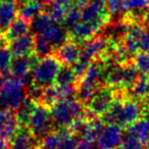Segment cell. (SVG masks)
<instances>
[{
	"mask_svg": "<svg viewBox=\"0 0 149 149\" xmlns=\"http://www.w3.org/2000/svg\"><path fill=\"white\" fill-rule=\"evenodd\" d=\"M52 118L50 109L40 103H36L31 116L28 122L27 128L34 137L39 140L48 135L52 128Z\"/></svg>",
	"mask_w": 149,
	"mask_h": 149,
	"instance_id": "cell-7",
	"label": "cell"
},
{
	"mask_svg": "<svg viewBox=\"0 0 149 149\" xmlns=\"http://www.w3.org/2000/svg\"><path fill=\"white\" fill-rule=\"evenodd\" d=\"M140 52H149V31L147 30L140 39Z\"/></svg>",
	"mask_w": 149,
	"mask_h": 149,
	"instance_id": "cell-34",
	"label": "cell"
},
{
	"mask_svg": "<svg viewBox=\"0 0 149 149\" xmlns=\"http://www.w3.org/2000/svg\"><path fill=\"white\" fill-rule=\"evenodd\" d=\"M104 70L105 66L98 61H92L89 64L86 72L81 78L77 90L78 99L80 101L87 103L95 92L100 89V84L104 81Z\"/></svg>",
	"mask_w": 149,
	"mask_h": 149,
	"instance_id": "cell-5",
	"label": "cell"
},
{
	"mask_svg": "<svg viewBox=\"0 0 149 149\" xmlns=\"http://www.w3.org/2000/svg\"><path fill=\"white\" fill-rule=\"evenodd\" d=\"M17 15V0H0V35L2 37Z\"/></svg>",
	"mask_w": 149,
	"mask_h": 149,
	"instance_id": "cell-16",
	"label": "cell"
},
{
	"mask_svg": "<svg viewBox=\"0 0 149 149\" xmlns=\"http://www.w3.org/2000/svg\"><path fill=\"white\" fill-rule=\"evenodd\" d=\"M81 21V10L80 8H78L77 6H72V8L68 10V13H66L65 19L63 21V27L66 30H70L74 27V25H77L79 22Z\"/></svg>",
	"mask_w": 149,
	"mask_h": 149,
	"instance_id": "cell-29",
	"label": "cell"
},
{
	"mask_svg": "<svg viewBox=\"0 0 149 149\" xmlns=\"http://www.w3.org/2000/svg\"><path fill=\"white\" fill-rule=\"evenodd\" d=\"M39 59L36 54L25 56H13L9 66V74L13 78L26 85L31 79V72L34 64Z\"/></svg>",
	"mask_w": 149,
	"mask_h": 149,
	"instance_id": "cell-9",
	"label": "cell"
},
{
	"mask_svg": "<svg viewBox=\"0 0 149 149\" xmlns=\"http://www.w3.org/2000/svg\"><path fill=\"white\" fill-rule=\"evenodd\" d=\"M60 131H61V140L57 149H76L78 140L72 132H70L66 129H60Z\"/></svg>",
	"mask_w": 149,
	"mask_h": 149,
	"instance_id": "cell-28",
	"label": "cell"
},
{
	"mask_svg": "<svg viewBox=\"0 0 149 149\" xmlns=\"http://www.w3.org/2000/svg\"><path fill=\"white\" fill-rule=\"evenodd\" d=\"M49 109L52 123L60 129L70 128L77 118L85 116L82 102L72 98L60 99Z\"/></svg>",
	"mask_w": 149,
	"mask_h": 149,
	"instance_id": "cell-2",
	"label": "cell"
},
{
	"mask_svg": "<svg viewBox=\"0 0 149 149\" xmlns=\"http://www.w3.org/2000/svg\"><path fill=\"white\" fill-rule=\"evenodd\" d=\"M8 149H39L38 139L26 127H19L11 138Z\"/></svg>",
	"mask_w": 149,
	"mask_h": 149,
	"instance_id": "cell-18",
	"label": "cell"
},
{
	"mask_svg": "<svg viewBox=\"0 0 149 149\" xmlns=\"http://www.w3.org/2000/svg\"><path fill=\"white\" fill-rule=\"evenodd\" d=\"M68 32H66V29L61 26L59 23L53 21L42 33L35 36L42 37L50 46L52 47L53 51H56L62 44H64L68 41Z\"/></svg>",
	"mask_w": 149,
	"mask_h": 149,
	"instance_id": "cell-12",
	"label": "cell"
},
{
	"mask_svg": "<svg viewBox=\"0 0 149 149\" xmlns=\"http://www.w3.org/2000/svg\"><path fill=\"white\" fill-rule=\"evenodd\" d=\"M145 28L137 22H131L128 24V30L124 37V45L130 54H138L140 52V39Z\"/></svg>",
	"mask_w": 149,
	"mask_h": 149,
	"instance_id": "cell-14",
	"label": "cell"
},
{
	"mask_svg": "<svg viewBox=\"0 0 149 149\" xmlns=\"http://www.w3.org/2000/svg\"><path fill=\"white\" fill-rule=\"evenodd\" d=\"M124 138L122 127L118 125L110 124L104 127L103 131L97 139V145L100 149L118 148Z\"/></svg>",
	"mask_w": 149,
	"mask_h": 149,
	"instance_id": "cell-13",
	"label": "cell"
},
{
	"mask_svg": "<svg viewBox=\"0 0 149 149\" xmlns=\"http://www.w3.org/2000/svg\"><path fill=\"white\" fill-rule=\"evenodd\" d=\"M127 134L136 137L141 142H145L149 137V118H139L128 127Z\"/></svg>",
	"mask_w": 149,
	"mask_h": 149,
	"instance_id": "cell-23",
	"label": "cell"
},
{
	"mask_svg": "<svg viewBox=\"0 0 149 149\" xmlns=\"http://www.w3.org/2000/svg\"><path fill=\"white\" fill-rule=\"evenodd\" d=\"M114 93L109 88H100L95 92L91 99L87 102L88 114L102 116L111 106L114 101Z\"/></svg>",
	"mask_w": 149,
	"mask_h": 149,
	"instance_id": "cell-11",
	"label": "cell"
},
{
	"mask_svg": "<svg viewBox=\"0 0 149 149\" xmlns=\"http://www.w3.org/2000/svg\"><path fill=\"white\" fill-rule=\"evenodd\" d=\"M60 99H61V96H60L58 86L52 84L43 89V93H42L41 99H40V104L50 108Z\"/></svg>",
	"mask_w": 149,
	"mask_h": 149,
	"instance_id": "cell-25",
	"label": "cell"
},
{
	"mask_svg": "<svg viewBox=\"0 0 149 149\" xmlns=\"http://www.w3.org/2000/svg\"><path fill=\"white\" fill-rule=\"evenodd\" d=\"M78 77L74 74L72 65L70 64H62L57 72L54 83L58 86L74 85L77 82Z\"/></svg>",
	"mask_w": 149,
	"mask_h": 149,
	"instance_id": "cell-24",
	"label": "cell"
},
{
	"mask_svg": "<svg viewBox=\"0 0 149 149\" xmlns=\"http://www.w3.org/2000/svg\"><path fill=\"white\" fill-rule=\"evenodd\" d=\"M147 101H146V110L148 111V113H149V98H147Z\"/></svg>",
	"mask_w": 149,
	"mask_h": 149,
	"instance_id": "cell-37",
	"label": "cell"
},
{
	"mask_svg": "<svg viewBox=\"0 0 149 149\" xmlns=\"http://www.w3.org/2000/svg\"><path fill=\"white\" fill-rule=\"evenodd\" d=\"M134 65L141 74H149V52H140L136 54Z\"/></svg>",
	"mask_w": 149,
	"mask_h": 149,
	"instance_id": "cell-30",
	"label": "cell"
},
{
	"mask_svg": "<svg viewBox=\"0 0 149 149\" xmlns=\"http://www.w3.org/2000/svg\"><path fill=\"white\" fill-rule=\"evenodd\" d=\"M109 13L106 0H88L87 4L81 8V21L92 24L101 30L109 21Z\"/></svg>",
	"mask_w": 149,
	"mask_h": 149,
	"instance_id": "cell-8",
	"label": "cell"
},
{
	"mask_svg": "<svg viewBox=\"0 0 149 149\" xmlns=\"http://www.w3.org/2000/svg\"><path fill=\"white\" fill-rule=\"evenodd\" d=\"M19 128L13 111L0 110V148L8 149L10 140Z\"/></svg>",
	"mask_w": 149,
	"mask_h": 149,
	"instance_id": "cell-10",
	"label": "cell"
},
{
	"mask_svg": "<svg viewBox=\"0 0 149 149\" xmlns=\"http://www.w3.org/2000/svg\"><path fill=\"white\" fill-rule=\"evenodd\" d=\"M13 53L7 42H0V74L7 76L9 74V66L13 59Z\"/></svg>",
	"mask_w": 149,
	"mask_h": 149,
	"instance_id": "cell-26",
	"label": "cell"
},
{
	"mask_svg": "<svg viewBox=\"0 0 149 149\" xmlns=\"http://www.w3.org/2000/svg\"><path fill=\"white\" fill-rule=\"evenodd\" d=\"M149 6V0H126L125 8L133 17H139L140 11L147 9Z\"/></svg>",
	"mask_w": 149,
	"mask_h": 149,
	"instance_id": "cell-27",
	"label": "cell"
},
{
	"mask_svg": "<svg viewBox=\"0 0 149 149\" xmlns=\"http://www.w3.org/2000/svg\"><path fill=\"white\" fill-rule=\"evenodd\" d=\"M106 5L111 15H116L126 11V0H106Z\"/></svg>",
	"mask_w": 149,
	"mask_h": 149,
	"instance_id": "cell-33",
	"label": "cell"
},
{
	"mask_svg": "<svg viewBox=\"0 0 149 149\" xmlns=\"http://www.w3.org/2000/svg\"><path fill=\"white\" fill-rule=\"evenodd\" d=\"M139 70L132 64L110 65L104 70V81L112 88L130 89L139 78Z\"/></svg>",
	"mask_w": 149,
	"mask_h": 149,
	"instance_id": "cell-6",
	"label": "cell"
},
{
	"mask_svg": "<svg viewBox=\"0 0 149 149\" xmlns=\"http://www.w3.org/2000/svg\"><path fill=\"white\" fill-rule=\"evenodd\" d=\"M39 149H46V148H43V147H41V148H39Z\"/></svg>",
	"mask_w": 149,
	"mask_h": 149,
	"instance_id": "cell-39",
	"label": "cell"
},
{
	"mask_svg": "<svg viewBox=\"0 0 149 149\" xmlns=\"http://www.w3.org/2000/svg\"><path fill=\"white\" fill-rule=\"evenodd\" d=\"M145 149H149V137L147 138V140L145 141Z\"/></svg>",
	"mask_w": 149,
	"mask_h": 149,
	"instance_id": "cell-36",
	"label": "cell"
},
{
	"mask_svg": "<svg viewBox=\"0 0 149 149\" xmlns=\"http://www.w3.org/2000/svg\"><path fill=\"white\" fill-rule=\"evenodd\" d=\"M103 129L104 126L102 120H100L93 118H90L89 120H85V123L83 124V126H82L79 133L81 135V138L87 139V140L95 142V140H97L99 138Z\"/></svg>",
	"mask_w": 149,
	"mask_h": 149,
	"instance_id": "cell-20",
	"label": "cell"
},
{
	"mask_svg": "<svg viewBox=\"0 0 149 149\" xmlns=\"http://www.w3.org/2000/svg\"><path fill=\"white\" fill-rule=\"evenodd\" d=\"M27 97L25 85L15 78L7 77L0 88V110L17 111Z\"/></svg>",
	"mask_w": 149,
	"mask_h": 149,
	"instance_id": "cell-4",
	"label": "cell"
},
{
	"mask_svg": "<svg viewBox=\"0 0 149 149\" xmlns=\"http://www.w3.org/2000/svg\"><path fill=\"white\" fill-rule=\"evenodd\" d=\"M130 89L131 95L135 100H146L149 98V74H141Z\"/></svg>",
	"mask_w": 149,
	"mask_h": 149,
	"instance_id": "cell-22",
	"label": "cell"
},
{
	"mask_svg": "<svg viewBox=\"0 0 149 149\" xmlns=\"http://www.w3.org/2000/svg\"><path fill=\"white\" fill-rule=\"evenodd\" d=\"M101 30L96 26L90 23L80 21L77 25H74L72 29L68 30V35L72 41L78 44H82L83 42H88L94 37Z\"/></svg>",
	"mask_w": 149,
	"mask_h": 149,
	"instance_id": "cell-17",
	"label": "cell"
},
{
	"mask_svg": "<svg viewBox=\"0 0 149 149\" xmlns=\"http://www.w3.org/2000/svg\"><path fill=\"white\" fill-rule=\"evenodd\" d=\"M30 30H31V26L28 23L27 19H24L21 17H19L11 23L3 38L6 42H9L10 40L22 37V36L30 33Z\"/></svg>",
	"mask_w": 149,
	"mask_h": 149,
	"instance_id": "cell-21",
	"label": "cell"
},
{
	"mask_svg": "<svg viewBox=\"0 0 149 149\" xmlns=\"http://www.w3.org/2000/svg\"><path fill=\"white\" fill-rule=\"evenodd\" d=\"M62 62L57 56L46 55L36 61L31 72L32 84L45 88L55 82V78Z\"/></svg>",
	"mask_w": 149,
	"mask_h": 149,
	"instance_id": "cell-3",
	"label": "cell"
},
{
	"mask_svg": "<svg viewBox=\"0 0 149 149\" xmlns=\"http://www.w3.org/2000/svg\"><path fill=\"white\" fill-rule=\"evenodd\" d=\"M141 112V107L136 100L116 98L109 109L101 116V120L107 125L130 126L140 118Z\"/></svg>",
	"mask_w": 149,
	"mask_h": 149,
	"instance_id": "cell-1",
	"label": "cell"
},
{
	"mask_svg": "<svg viewBox=\"0 0 149 149\" xmlns=\"http://www.w3.org/2000/svg\"><path fill=\"white\" fill-rule=\"evenodd\" d=\"M7 44L13 56L31 55L35 52V35L28 33L22 37L10 40Z\"/></svg>",
	"mask_w": 149,
	"mask_h": 149,
	"instance_id": "cell-15",
	"label": "cell"
},
{
	"mask_svg": "<svg viewBox=\"0 0 149 149\" xmlns=\"http://www.w3.org/2000/svg\"><path fill=\"white\" fill-rule=\"evenodd\" d=\"M60 140H61V131L49 133L43 138L42 147L46 149H57Z\"/></svg>",
	"mask_w": 149,
	"mask_h": 149,
	"instance_id": "cell-31",
	"label": "cell"
},
{
	"mask_svg": "<svg viewBox=\"0 0 149 149\" xmlns=\"http://www.w3.org/2000/svg\"><path fill=\"white\" fill-rule=\"evenodd\" d=\"M144 23L146 24V26H148L149 27V7L147 8V10L144 13Z\"/></svg>",
	"mask_w": 149,
	"mask_h": 149,
	"instance_id": "cell-35",
	"label": "cell"
},
{
	"mask_svg": "<svg viewBox=\"0 0 149 149\" xmlns=\"http://www.w3.org/2000/svg\"><path fill=\"white\" fill-rule=\"evenodd\" d=\"M139 149H145V148H144V147L142 146V147H141V148H139Z\"/></svg>",
	"mask_w": 149,
	"mask_h": 149,
	"instance_id": "cell-38",
	"label": "cell"
},
{
	"mask_svg": "<svg viewBox=\"0 0 149 149\" xmlns=\"http://www.w3.org/2000/svg\"><path fill=\"white\" fill-rule=\"evenodd\" d=\"M142 147V142L140 140L136 138V137L132 136V135L126 134V136H124L120 143V149H139Z\"/></svg>",
	"mask_w": 149,
	"mask_h": 149,
	"instance_id": "cell-32",
	"label": "cell"
},
{
	"mask_svg": "<svg viewBox=\"0 0 149 149\" xmlns=\"http://www.w3.org/2000/svg\"><path fill=\"white\" fill-rule=\"evenodd\" d=\"M56 51H57V57L59 58L60 61L72 65L79 60L82 49L80 48L79 44L72 40L62 44Z\"/></svg>",
	"mask_w": 149,
	"mask_h": 149,
	"instance_id": "cell-19",
	"label": "cell"
}]
</instances>
